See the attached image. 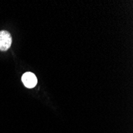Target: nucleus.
I'll return each mask as SVG.
<instances>
[{"instance_id":"nucleus-2","label":"nucleus","mask_w":133,"mask_h":133,"mask_svg":"<svg viewBox=\"0 0 133 133\" xmlns=\"http://www.w3.org/2000/svg\"><path fill=\"white\" fill-rule=\"evenodd\" d=\"M22 81L26 88L32 89L36 86V84L38 83V79L33 72H26L22 75Z\"/></svg>"},{"instance_id":"nucleus-1","label":"nucleus","mask_w":133,"mask_h":133,"mask_svg":"<svg viewBox=\"0 0 133 133\" xmlns=\"http://www.w3.org/2000/svg\"><path fill=\"white\" fill-rule=\"evenodd\" d=\"M12 44V37L10 32L6 30L0 31V50L6 51Z\"/></svg>"}]
</instances>
